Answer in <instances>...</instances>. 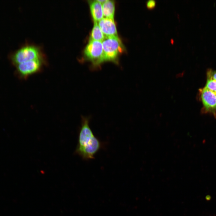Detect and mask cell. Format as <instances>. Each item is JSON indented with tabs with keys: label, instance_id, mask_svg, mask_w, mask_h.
I'll return each mask as SVG.
<instances>
[{
	"label": "cell",
	"instance_id": "ba28073f",
	"mask_svg": "<svg viewBox=\"0 0 216 216\" xmlns=\"http://www.w3.org/2000/svg\"><path fill=\"white\" fill-rule=\"evenodd\" d=\"M90 11L94 22L99 21L103 17L102 5L97 0L89 2Z\"/></svg>",
	"mask_w": 216,
	"mask_h": 216
},
{
	"label": "cell",
	"instance_id": "5b68a950",
	"mask_svg": "<svg viewBox=\"0 0 216 216\" xmlns=\"http://www.w3.org/2000/svg\"><path fill=\"white\" fill-rule=\"evenodd\" d=\"M45 63L44 59H38L21 63L16 66V72L21 79H26L32 75L40 72Z\"/></svg>",
	"mask_w": 216,
	"mask_h": 216
},
{
	"label": "cell",
	"instance_id": "7c38bea8",
	"mask_svg": "<svg viewBox=\"0 0 216 216\" xmlns=\"http://www.w3.org/2000/svg\"><path fill=\"white\" fill-rule=\"evenodd\" d=\"M156 2L154 0H149L146 2V7L149 9H154L156 6Z\"/></svg>",
	"mask_w": 216,
	"mask_h": 216
},
{
	"label": "cell",
	"instance_id": "6da1fadb",
	"mask_svg": "<svg viewBox=\"0 0 216 216\" xmlns=\"http://www.w3.org/2000/svg\"><path fill=\"white\" fill-rule=\"evenodd\" d=\"M88 118L82 117L75 153L85 160L93 159L101 147L89 126Z\"/></svg>",
	"mask_w": 216,
	"mask_h": 216
},
{
	"label": "cell",
	"instance_id": "4fadbf2b",
	"mask_svg": "<svg viewBox=\"0 0 216 216\" xmlns=\"http://www.w3.org/2000/svg\"><path fill=\"white\" fill-rule=\"evenodd\" d=\"M208 78H211L216 81V71L209 69L207 71Z\"/></svg>",
	"mask_w": 216,
	"mask_h": 216
},
{
	"label": "cell",
	"instance_id": "277c9868",
	"mask_svg": "<svg viewBox=\"0 0 216 216\" xmlns=\"http://www.w3.org/2000/svg\"><path fill=\"white\" fill-rule=\"evenodd\" d=\"M84 53L94 68L99 67L105 61L102 42L90 40Z\"/></svg>",
	"mask_w": 216,
	"mask_h": 216
},
{
	"label": "cell",
	"instance_id": "30bf717a",
	"mask_svg": "<svg viewBox=\"0 0 216 216\" xmlns=\"http://www.w3.org/2000/svg\"><path fill=\"white\" fill-rule=\"evenodd\" d=\"M105 37L97 22H94L91 33L90 40L102 42Z\"/></svg>",
	"mask_w": 216,
	"mask_h": 216
},
{
	"label": "cell",
	"instance_id": "3957f363",
	"mask_svg": "<svg viewBox=\"0 0 216 216\" xmlns=\"http://www.w3.org/2000/svg\"><path fill=\"white\" fill-rule=\"evenodd\" d=\"M102 42L105 61L116 63L118 56L124 50L118 36L105 37Z\"/></svg>",
	"mask_w": 216,
	"mask_h": 216
},
{
	"label": "cell",
	"instance_id": "5bb4252c",
	"mask_svg": "<svg viewBox=\"0 0 216 216\" xmlns=\"http://www.w3.org/2000/svg\"><path fill=\"white\" fill-rule=\"evenodd\" d=\"M97 1L100 3L103 4L104 2H105L106 1V0H98Z\"/></svg>",
	"mask_w": 216,
	"mask_h": 216
},
{
	"label": "cell",
	"instance_id": "8992f818",
	"mask_svg": "<svg viewBox=\"0 0 216 216\" xmlns=\"http://www.w3.org/2000/svg\"><path fill=\"white\" fill-rule=\"evenodd\" d=\"M201 98L206 110L215 114L216 93L205 87L201 89Z\"/></svg>",
	"mask_w": 216,
	"mask_h": 216
},
{
	"label": "cell",
	"instance_id": "7a4b0ae2",
	"mask_svg": "<svg viewBox=\"0 0 216 216\" xmlns=\"http://www.w3.org/2000/svg\"><path fill=\"white\" fill-rule=\"evenodd\" d=\"M9 58L13 65L18 64L28 61L38 59H44V56L38 47L26 45L10 53Z\"/></svg>",
	"mask_w": 216,
	"mask_h": 216
},
{
	"label": "cell",
	"instance_id": "8fae6325",
	"mask_svg": "<svg viewBox=\"0 0 216 216\" xmlns=\"http://www.w3.org/2000/svg\"><path fill=\"white\" fill-rule=\"evenodd\" d=\"M205 87L216 93V81L208 78Z\"/></svg>",
	"mask_w": 216,
	"mask_h": 216
},
{
	"label": "cell",
	"instance_id": "52a82bcc",
	"mask_svg": "<svg viewBox=\"0 0 216 216\" xmlns=\"http://www.w3.org/2000/svg\"><path fill=\"white\" fill-rule=\"evenodd\" d=\"M98 25L105 37L118 36L114 19L103 17Z\"/></svg>",
	"mask_w": 216,
	"mask_h": 216
},
{
	"label": "cell",
	"instance_id": "9c48e42d",
	"mask_svg": "<svg viewBox=\"0 0 216 216\" xmlns=\"http://www.w3.org/2000/svg\"><path fill=\"white\" fill-rule=\"evenodd\" d=\"M103 16L104 18L114 19L115 10V2L113 1L106 0L102 4Z\"/></svg>",
	"mask_w": 216,
	"mask_h": 216
}]
</instances>
